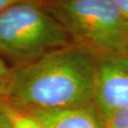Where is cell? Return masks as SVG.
<instances>
[{
    "label": "cell",
    "mask_w": 128,
    "mask_h": 128,
    "mask_svg": "<svg viewBox=\"0 0 128 128\" xmlns=\"http://www.w3.org/2000/svg\"><path fill=\"white\" fill-rule=\"evenodd\" d=\"M72 44L100 55L128 54V21L114 0H43Z\"/></svg>",
    "instance_id": "7a4b0ae2"
},
{
    "label": "cell",
    "mask_w": 128,
    "mask_h": 128,
    "mask_svg": "<svg viewBox=\"0 0 128 128\" xmlns=\"http://www.w3.org/2000/svg\"><path fill=\"white\" fill-rule=\"evenodd\" d=\"M6 108L10 120L12 128H44L40 122L30 113L14 108L7 102Z\"/></svg>",
    "instance_id": "8992f818"
},
{
    "label": "cell",
    "mask_w": 128,
    "mask_h": 128,
    "mask_svg": "<svg viewBox=\"0 0 128 128\" xmlns=\"http://www.w3.org/2000/svg\"><path fill=\"white\" fill-rule=\"evenodd\" d=\"M12 76V68L0 57V101L6 100Z\"/></svg>",
    "instance_id": "ba28073f"
},
{
    "label": "cell",
    "mask_w": 128,
    "mask_h": 128,
    "mask_svg": "<svg viewBox=\"0 0 128 128\" xmlns=\"http://www.w3.org/2000/svg\"><path fill=\"white\" fill-rule=\"evenodd\" d=\"M100 56L71 44L12 68L6 102L26 112L93 104Z\"/></svg>",
    "instance_id": "6da1fadb"
},
{
    "label": "cell",
    "mask_w": 128,
    "mask_h": 128,
    "mask_svg": "<svg viewBox=\"0 0 128 128\" xmlns=\"http://www.w3.org/2000/svg\"><path fill=\"white\" fill-rule=\"evenodd\" d=\"M42 1H25L0 12V57L10 61L12 68L72 44Z\"/></svg>",
    "instance_id": "3957f363"
},
{
    "label": "cell",
    "mask_w": 128,
    "mask_h": 128,
    "mask_svg": "<svg viewBox=\"0 0 128 128\" xmlns=\"http://www.w3.org/2000/svg\"><path fill=\"white\" fill-rule=\"evenodd\" d=\"M101 115L105 128H128V108Z\"/></svg>",
    "instance_id": "52a82bcc"
},
{
    "label": "cell",
    "mask_w": 128,
    "mask_h": 128,
    "mask_svg": "<svg viewBox=\"0 0 128 128\" xmlns=\"http://www.w3.org/2000/svg\"><path fill=\"white\" fill-rule=\"evenodd\" d=\"M25 1H30V0H0V12L12 5L18 4L21 2H25Z\"/></svg>",
    "instance_id": "8fae6325"
},
{
    "label": "cell",
    "mask_w": 128,
    "mask_h": 128,
    "mask_svg": "<svg viewBox=\"0 0 128 128\" xmlns=\"http://www.w3.org/2000/svg\"><path fill=\"white\" fill-rule=\"evenodd\" d=\"M93 104L101 114L128 108V54L100 56Z\"/></svg>",
    "instance_id": "277c9868"
},
{
    "label": "cell",
    "mask_w": 128,
    "mask_h": 128,
    "mask_svg": "<svg viewBox=\"0 0 128 128\" xmlns=\"http://www.w3.org/2000/svg\"><path fill=\"white\" fill-rule=\"evenodd\" d=\"M0 128H12L10 120L6 108V100L0 101Z\"/></svg>",
    "instance_id": "9c48e42d"
},
{
    "label": "cell",
    "mask_w": 128,
    "mask_h": 128,
    "mask_svg": "<svg viewBox=\"0 0 128 128\" xmlns=\"http://www.w3.org/2000/svg\"><path fill=\"white\" fill-rule=\"evenodd\" d=\"M120 10L128 21V0H114Z\"/></svg>",
    "instance_id": "30bf717a"
},
{
    "label": "cell",
    "mask_w": 128,
    "mask_h": 128,
    "mask_svg": "<svg viewBox=\"0 0 128 128\" xmlns=\"http://www.w3.org/2000/svg\"><path fill=\"white\" fill-rule=\"evenodd\" d=\"M28 113L35 117L44 128H105L94 104Z\"/></svg>",
    "instance_id": "5b68a950"
}]
</instances>
